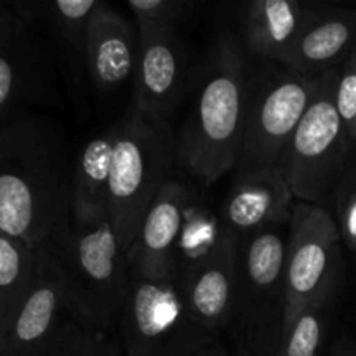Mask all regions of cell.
<instances>
[{"mask_svg": "<svg viewBox=\"0 0 356 356\" xmlns=\"http://www.w3.org/2000/svg\"><path fill=\"white\" fill-rule=\"evenodd\" d=\"M127 7L136 19L139 38H146L177 30L190 3L179 0H132L127 2Z\"/></svg>", "mask_w": 356, "mask_h": 356, "instance_id": "cb8c5ba5", "label": "cell"}, {"mask_svg": "<svg viewBox=\"0 0 356 356\" xmlns=\"http://www.w3.org/2000/svg\"><path fill=\"white\" fill-rule=\"evenodd\" d=\"M238 236L229 233L209 256L176 275L188 309L209 339L228 329L236 289Z\"/></svg>", "mask_w": 356, "mask_h": 356, "instance_id": "9a60e30c", "label": "cell"}, {"mask_svg": "<svg viewBox=\"0 0 356 356\" xmlns=\"http://www.w3.org/2000/svg\"><path fill=\"white\" fill-rule=\"evenodd\" d=\"M318 13L298 0L243 3L238 14L243 47L263 61L280 65Z\"/></svg>", "mask_w": 356, "mask_h": 356, "instance_id": "ac0fdd59", "label": "cell"}, {"mask_svg": "<svg viewBox=\"0 0 356 356\" xmlns=\"http://www.w3.org/2000/svg\"><path fill=\"white\" fill-rule=\"evenodd\" d=\"M190 83L188 49L177 30L139 38L132 106L169 125Z\"/></svg>", "mask_w": 356, "mask_h": 356, "instance_id": "4fadbf2b", "label": "cell"}, {"mask_svg": "<svg viewBox=\"0 0 356 356\" xmlns=\"http://www.w3.org/2000/svg\"><path fill=\"white\" fill-rule=\"evenodd\" d=\"M315 86L316 76L282 65L277 68L275 63L252 72L235 174L284 169L289 143L308 110Z\"/></svg>", "mask_w": 356, "mask_h": 356, "instance_id": "8992f818", "label": "cell"}, {"mask_svg": "<svg viewBox=\"0 0 356 356\" xmlns=\"http://www.w3.org/2000/svg\"><path fill=\"white\" fill-rule=\"evenodd\" d=\"M37 271V247L0 232V339L26 298Z\"/></svg>", "mask_w": 356, "mask_h": 356, "instance_id": "44dd1931", "label": "cell"}, {"mask_svg": "<svg viewBox=\"0 0 356 356\" xmlns=\"http://www.w3.org/2000/svg\"><path fill=\"white\" fill-rule=\"evenodd\" d=\"M355 49L356 10H320L280 65L305 76H318L341 66Z\"/></svg>", "mask_w": 356, "mask_h": 356, "instance_id": "d6986e66", "label": "cell"}, {"mask_svg": "<svg viewBox=\"0 0 356 356\" xmlns=\"http://www.w3.org/2000/svg\"><path fill=\"white\" fill-rule=\"evenodd\" d=\"M70 141L51 117L24 113L0 125V232L38 247L73 209Z\"/></svg>", "mask_w": 356, "mask_h": 356, "instance_id": "6da1fadb", "label": "cell"}, {"mask_svg": "<svg viewBox=\"0 0 356 356\" xmlns=\"http://www.w3.org/2000/svg\"><path fill=\"white\" fill-rule=\"evenodd\" d=\"M334 191L341 236L356 254V167L344 169Z\"/></svg>", "mask_w": 356, "mask_h": 356, "instance_id": "484cf974", "label": "cell"}, {"mask_svg": "<svg viewBox=\"0 0 356 356\" xmlns=\"http://www.w3.org/2000/svg\"><path fill=\"white\" fill-rule=\"evenodd\" d=\"M289 222L238 236L229 336L238 356H278L287 325Z\"/></svg>", "mask_w": 356, "mask_h": 356, "instance_id": "277c9868", "label": "cell"}, {"mask_svg": "<svg viewBox=\"0 0 356 356\" xmlns=\"http://www.w3.org/2000/svg\"><path fill=\"white\" fill-rule=\"evenodd\" d=\"M115 127L108 125L79 149L73 163L72 216L108 214Z\"/></svg>", "mask_w": 356, "mask_h": 356, "instance_id": "ffe728a7", "label": "cell"}, {"mask_svg": "<svg viewBox=\"0 0 356 356\" xmlns=\"http://www.w3.org/2000/svg\"><path fill=\"white\" fill-rule=\"evenodd\" d=\"M195 200V191L174 177L160 190L127 252L131 271L155 280L174 277V254Z\"/></svg>", "mask_w": 356, "mask_h": 356, "instance_id": "5bb4252c", "label": "cell"}, {"mask_svg": "<svg viewBox=\"0 0 356 356\" xmlns=\"http://www.w3.org/2000/svg\"><path fill=\"white\" fill-rule=\"evenodd\" d=\"M336 104L351 146H356V49L341 63L337 72Z\"/></svg>", "mask_w": 356, "mask_h": 356, "instance_id": "d4e9b609", "label": "cell"}, {"mask_svg": "<svg viewBox=\"0 0 356 356\" xmlns=\"http://www.w3.org/2000/svg\"><path fill=\"white\" fill-rule=\"evenodd\" d=\"M117 334L125 356H191L212 341L191 316L176 277L155 280L134 271Z\"/></svg>", "mask_w": 356, "mask_h": 356, "instance_id": "ba28073f", "label": "cell"}, {"mask_svg": "<svg viewBox=\"0 0 356 356\" xmlns=\"http://www.w3.org/2000/svg\"><path fill=\"white\" fill-rule=\"evenodd\" d=\"M113 127L108 216L129 252L149 205L172 179L176 136L170 125L146 117L134 106L113 122Z\"/></svg>", "mask_w": 356, "mask_h": 356, "instance_id": "5b68a950", "label": "cell"}, {"mask_svg": "<svg viewBox=\"0 0 356 356\" xmlns=\"http://www.w3.org/2000/svg\"><path fill=\"white\" fill-rule=\"evenodd\" d=\"M115 334L70 316L56 330L42 356H125Z\"/></svg>", "mask_w": 356, "mask_h": 356, "instance_id": "7402d4cb", "label": "cell"}, {"mask_svg": "<svg viewBox=\"0 0 356 356\" xmlns=\"http://www.w3.org/2000/svg\"><path fill=\"white\" fill-rule=\"evenodd\" d=\"M44 243L79 320L117 332L131 268L110 216H72Z\"/></svg>", "mask_w": 356, "mask_h": 356, "instance_id": "3957f363", "label": "cell"}, {"mask_svg": "<svg viewBox=\"0 0 356 356\" xmlns=\"http://www.w3.org/2000/svg\"><path fill=\"white\" fill-rule=\"evenodd\" d=\"M334 356H356V353H353V351L350 350H339Z\"/></svg>", "mask_w": 356, "mask_h": 356, "instance_id": "83f0119b", "label": "cell"}, {"mask_svg": "<svg viewBox=\"0 0 356 356\" xmlns=\"http://www.w3.org/2000/svg\"><path fill=\"white\" fill-rule=\"evenodd\" d=\"M191 356H232V355H229V351L226 350L218 339H212L209 341V343H205L204 346L198 348V350Z\"/></svg>", "mask_w": 356, "mask_h": 356, "instance_id": "4316f807", "label": "cell"}, {"mask_svg": "<svg viewBox=\"0 0 356 356\" xmlns=\"http://www.w3.org/2000/svg\"><path fill=\"white\" fill-rule=\"evenodd\" d=\"M101 0L76 2H14L16 13L49 42L66 87L75 117L86 122L90 117L89 63H87V26Z\"/></svg>", "mask_w": 356, "mask_h": 356, "instance_id": "8fae6325", "label": "cell"}, {"mask_svg": "<svg viewBox=\"0 0 356 356\" xmlns=\"http://www.w3.org/2000/svg\"><path fill=\"white\" fill-rule=\"evenodd\" d=\"M70 316L79 318L61 273L42 243L37 247L33 284L0 339V356H42Z\"/></svg>", "mask_w": 356, "mask_h": 356, "instance_id": "7c38bea8", "label": "cell"}, {"mask_svg": "<svg viewBox=\"0 0 356 356\" xmlns=\"http://www.w3.org/2000/svg\"><path fill=\"white\" fill-rule=\"evenodd\" d=\"M245 56L242 40L233 33L212 42L176 136L177 163L204 184H214L238 163L252 79Z\"/></svg>", "mask_w": 356, "mask_h": 356, "instance_id": "7a4b0ae2", "label": "cell"}, {"mask_svg": "<svg viewBox=\"0 0 356 356\" xmlns=\"http://www.w3.org/2000/svg\"><path fill=\"white\" fill-rule=\"evenodd\" d=\"M291 186L282 167L235 174L221 207V219L236 236L291 221Z\"/></svg>", "mask_w": 356, "mask_h": 356, "instance_id": "2e32d148", "label": "cell"}, {"mask_svg": "<svg viewBox=\"0 0 356 356\" xmlns=\"http://www.w3.org/2000/svg\"><path fill=\"white\" fill-rule=\"evenodd\" d=\"M139 35L122 14L99 2L87 26V63L94 94L106 96L134 79Z\"/></svg>", "mask_w": 356, "mask_h": 356, "instance_id": "e0dca14e", "label": "cell"}, {"mask_svg": "<svg viewBox=\"0 0 356 356\" xmlns=\"http://www.w3.org/2000/svg\"><path fill=\"white\" fill-rule=\"evenodd\" d=\"M337 72L339 66L316 76L308 110L289 143L284 170L298 202L320 205L348 167L351 141L337 111Z\"/></svg>", "mask_w": 356, "mask_h": 356, "instance_id": "52a82bcc", "label": "cell"}, {"mask_svg": "<svg viewBox=\"0 0 356 356\" xmlns=\"http://www.w3.org/2000/svg\"><path fill=\"white\" fill-rule=\"evenodd\" d=\"M330 299L312 302L287 325L278 356H320Z\"/></svg>", "mask_w": 356, "mask_h": 356, "instance_id": "603a6c76", "label": "cell"}, {"mask_svg": "<svg viewBox=\"0 0 356 356\" xmlns=\"http://www.w3.org/2000/svg\"><path fill=\"white\" fill-rule=\"evenodd\" d=\"M58 65L45 40L13 3L0 2V125L31 108L65 103L58 89Z\"/></svg>", "mask_w": 356, "mask_h": 356, "instance_id": "9c48e42d", "label": "cell"}, {"mask_svg": "<svg viewBox=\"0 0 356 356\" xmlns=\"http://www.w3.org/2000/svg\"><path fill=\"white\" fill-rule=\"evenodd\" d=\"M341 238L337 221L323 205H292L285 252L287 325L308 305L332 298Z\"/></svg>", "mask_w": 356, "mask_h": 356, "instance_id": "30bf717a", "label": "cell"}]
</instances>
